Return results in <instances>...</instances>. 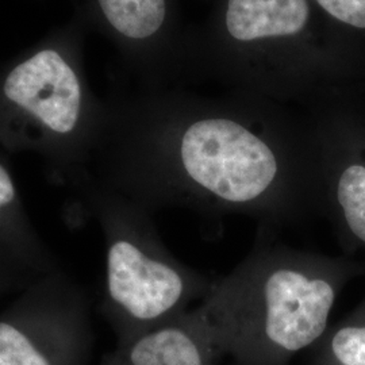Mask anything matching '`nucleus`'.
<instances>
[{
	"instance_id": "obj_1",
	"label": "nucleus",
	"mask_w": 365,
	"mask_h": 365,
	"mask_svg": "<svg viewBox=\"0 0 365 365\" xmlns=\"http://www.w3.org/2000/svg\"><path fill=\"white\" fill-rule=\"evenodd\" d=\"M92 176L155 214H240L295 225L321 206L322 182L304 152L235 114L205 113L125 128Z\"/></svg>"
},
{
	"instance_id": "obj_2",
	"label": "nucleus",
	"mask_w": 365,
	"mask_h": 365,
	"mask_svg": "<svg viewBox=\"0 0 365 365\" xmlns=\"http://www.w3.org/2000/svg\"><path fill=\"white\" fill-rule=\"evenodd\" d=\"M330 261L260 235L199 303L223 356L237 365H287L324 339L339 294Z\"/></svg>"
},
{
	"instance_id": "obj_3",
	"label": "nucleus",
	"mask_w": 365,
	"mask_h": 365,
	"mask_svg": "<svg viewBox=\"0 0 365 365\" xmlns=\"http://www.w3.org/2000/svg\"><path fill=\"white\" fill-rule=\"evenodd\" d=\"M99 223L105 282L99 310L117 341L163 325L202 302L212 279L178 260L157 232L153 214L83 172L68 187Z\"/></svg>"
},
{
	"instance_id": "obj_4",
	"label": "nucleus",
	"mask_w": 365,
	"mask_h": 365,
	"mask_svg": "<svg viewBox=\"0 0 365 365\" xmlns=\"http://www.w3.org/2000/svg\"><path fill=\"white\" fill-rule=\"evenodd\" d=\"M99 134L81 80L66 56L43 48L13 66L0 84V144L49 160L53 179L69 187Z\"/></svg>"
},
{
	"instance_id": "obj_5",
	"label": "nucleus",
	"mask_w": 365,
	"mask_h": 365,
	"mask_svg": "<svg viewBox=\"0 0 365 365\" xmlns=\"http://www.w3.org/2000/svg\"><path fill=\"white\" fill-rule=\"evenodd\" d=\"M91 307L63 268L34 279L0 313V365H88Z\"/></svg>"
},
{
	"instance_id": "obj_6",
	"label": "nucleus",
	"mask_w": 365,
	"mask_h": 365,
	"mask_svg": "<svg viewBox=\"0 0 365 365\" xmlns=\"http://www.w3.org/2000/svg\"><path fill=\"white\" fill-rule=\"evenodd\" d=\"M223 356L209 319L196 309L117 341L99 365H217Z\"/></svg>"
},
{
	"instance_id": "obj_7",
	"label": "nucleus",
	"mask_w": 365,
	"mask_h": 365,
	"mask_svg": "<svg viewBox=\"0 0 365 365\" xmlns=\"http://www.w3.org/2000/svg\"><path fill=\"white\" fill-rule=\"evenodd\" d=\"M307 0H229L226 29L241 42L289 37L307 25Z\"/></svg>"
},
{
	"instance_id": "obj_8",
	"label": "nucleus",
	"mask_w": 365,
	"mask_h": 365,
	"mask_svg": "<svg viewBox=\"0 0 365 365\" xmlns=\"http://www.w3.org/2000/svg\"><path fill=\"white\" fill-rule=\"evenodd\" d=\"M106 22L119 36L146 41L156 36L167 18V0H96Z\"/></svg>"
},
{
	"instance_id": "obj_9",
	"label": "nucleus",
	"mask_w": 365,
	"mask_h": 365,
	"mask_svg": "<svg viewBox=\"0 0 365 365\" xmlns=\"http://www.w3.org/2000/svg\"><path fill=\"white\" fill-rule=\"evenodd\" d=\"M331 194L339 218L348 233L365 245V164L346 163L334 172Z\"/></svg>"
},
{
	"instance_id": "obj_10",
	"label": "nucleus",
	"mask_w": 365,
	"mask_h": 365,
	"mask_svg": "<svg viewBox=\"0 0 365 365\" xmlns=\"http://www.w3.org/2000/svg\"><path fill=\"white\" fill-rule=\"evenodd\" d=\"M318 365H365V322L344 325L329 336Z\"/></svg>"
},
{
	"instance_id": "obj_11",
	"label": "nucleus",
	"mask_w": 365,
	"mask_h": 365,
	"mask_svg": "<svg viewBox=\"0 0 365 365\" xmlns=\"http://www.w3.org/2000/svg\"><path fill=\"white\" fill-rule=\"evenodd\" d=\"M330 16L339 22L365 29V0H317Z\"/></svg>"
},
{
	"instance_id": "obj_12",
	"label": "nucleus",
	"mask_w": 365,
	"mask_h": 365,
	"mask_svg": "<svg viewBox=\"0 0 365 365\" xmlns=\"http://www.w3.org/2000/svg\"><path fill=\"white\" fill-rule=\"evenodd\" d=\"M34 277L24 272L18 267H15L10 261L6 260L0 256V294L14 291V289H24Z\"/></svg>"
}]
</instances>
